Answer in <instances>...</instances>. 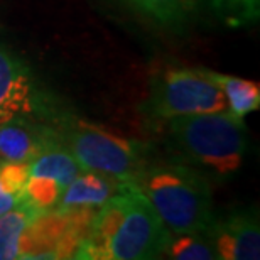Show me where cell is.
<instances>
[{
    "label": "cell",
    "instance_id": "cell-1",
    "mask_svg": "<svg viewBox=\"0 0 260 260\" xmlns=\"http://www.w3.org/2000/svg\"><path fill=\"white\" fill-rule=\"evenodd\" d=\"M173 238L152 205L134 184L98 208L75 258L147 260L168 250Z\"/></svg>",
    "mask_w": 260,
    "mask_h": 260
},
{
    "label": "cell",
    "instance_id": "cell-2",
    "mask_svg": "<svg viewBox=\"0 0 260 260\" xmlns=\"http://www.w3.org/2000/svg\"><path fill=\"white\" fill-rule=\"evenodd\" d=\"M134 186L147 198L174 235L208 230L215 225L211 188L205 176L193 168L149 162L135 178Z\"/></svg>",
    "mask_w": 260,
    "mask_h": 260
},
{
    "label": "cell",
    "instance_id": "cell-3",
    "mask_svg": "<svg viewBox=\"0 0 260 260\" xmlns=\"http://www.w3.org/2000/svg\"><path fill=\"white\" fill-rule=\"evenodd\" d=\"M169 137L186 160L226 178L240 169L247 150V127L230 110L176 117L169 120Z\"/></svg>",
    "mask_w": 260,
    "mask_h": 260
},
{
    "label": "cell",
    "instance_id": "cell-4",
    "mask_svg": "<svg viewBox=\"0 0 260 260\" xmlns=\"http://www.w3.org/2000/svg\"><path fill=\"white\" fill-rule=\"evenodd\" d=\"M53 128L59 142L85 171L134 184L140 171L149 164L147 147L142 142L118 137L81 118L61 117Z\"/></svg>",
    "mask_w": 260,
    "mask_h": 260
},
{
    "label": "cell",
    "instance_id": "cell-5",
    "mask_svg": "<svg viewBox=\"0 0 260 260\" xmlns=\"http://www.w3.org/2000/svg\"><path fill=\"white\" fill-rule=\"evenodd\" d=\"M145 110L159 120L226 110V100L208 70H168L155 76Z\"/></svg>",
    "mask_w": 260,
    "mask_h": 260
},
{
    "label": "cell",
    "instance_id": "cell-6",
    "mask_svg": "<svg viewBox=\"0 0 260 260\" xmlns=\"http://www.w3.org/2000/svg\"><path fill=\"white\" fill-rule=\"evenodd\" d=\"M58 142L54 128L24 115L0 123V160L29 164L49 145Z\"/></svg>",
    "mask_w": 260,
    "mask_h": 260
},
{
    "label": "cell",
    "instance_id": "cell-7",
    "mask_svg": "<svg viewBox=\"0 0 260 260\" xmlns=\"http://www.w3.org/2000/svg\"><path fill=\"white\" fill-rule=\"evenodd\" d=\"M213 237L218 258L257 260L260 257V228L253 213H235L220 225H213Z\"/></svg>",
    "mask_w": 260,
    "mask_h": 260
},
{
    "label": "cell",
    "instance_id": "cell-8",
    "mask_svg": "<svg viewBox=\"0 0 260 260\" xmlns=\"http://www.w3.org/2000/svg\"><path fill=\"white\" fill-rule=\"evenodd\" d=\"M34 110V86L27 68L0 48V123Z\"/></svg>",
    "mask_w": 260,
    "mask_h": 260
},
{
    "label": "cell",
    "instance_id": "cell-9",
    "mask_svg": "<svg viewBox=\"0 0 260 260\" xmlns=\"http://www.w3.org/2000/svg\"><path fill=\"white\" fill-rule=\"evenodd\" d=\"M130 186L112 176H105L93 171H81L61 193L53 210L56 211H75V210H93L98 211L103 203L112 196L120 193Z\"/></svg>",
    "mask_w": 260,
    "mask_h": 260
},
{
    "label": "cell",
    "instance_id": "cell-10",
    "mask_svg": "<svg viewBox=\"0 0 260 260\" xmlns=\"http://www.w3.org/2000/svg\"><path fill=\"white\" fill-rule=\"evenodd\" d=\"M81 171L85 169L73 157L70 150L59 142V139L58 142L49 145L44 152H41L38 157L29 162V176L48 178L58 183L63 189Z\"/></svg>",
    "mask_w": 260,
    "mask_h": 260
},
{
    "label": "cell",
    "instance_id": "cell-11",
    "mask_svg": "<svg viewBox=\"0 0 260 260\" xmlns=\"http://www.w3.org/2000/svg\"><path fill=\"white\" fill-rule=\"evenodd\" d=\"M39 215L41 211L25 198L10 211L0 215V260L20 258V240L24 232Z\"/></svg>",
    "mask_w": 260,
    "mask_h": 260
},
{
    "label": "cell",
    "instance_id": "cell-12",
    "mask_svg": "<svg viewBox=\"0 0 260 260\" xmlns=\"http://www.w3.org/2000/svg\"><path fill=\"white\" fill-rule=\"evenodd\" d=\"M208 75L213 81L220 86L226 100V107L237 117H245L247 113L258 110L260 107V86L257 81L243 80L230 75H221V73L210 71Z\"/></svg>",
    "mask_w": 260,
    "mask_h": 260
},
{
    "label": "cell",
    "instance_id": "cell-13",
    "mask_svg": "<svg viewBox=\"0 0 260 260\" xmlns=\"http://www.w3.org/2000/svg\"><path fill=\"white\" fill-rule=\"evenodd\" d=\"M176 260H216L218 252L213 237V226L201 232L179 233L171 238L168 250Z\"/></svg>",
    "mask_w": 260,
    "mask_h": 260
},
{
    "label": "cell",
    "instance_id": "cell-14",
    "mask_svg": "<svg viewBox=\"0 0 260 260\" xmlns=\"http://www.w3.org/2000/svg\"><path fill=\"white\" fill-rule=\"evenodd\" d=\"M128 2L166 25L184 22L194 7V0H128Z\"/></svg>",
    "mask_w": 260,
    "mask_h": 260
},
{
    "label": "cell",
    "instance_id": "cell-15",
    "mask_svg": "<svg viewBox=\"0 0 260 260\" xmlns=\"http://www.w3.org/2000/svg\"><path fill=\"white\" fill-rule=\"evenodd\" d=\"M260 0H213V5L230 22H248L257 19Z\"/></svg>",
    "mask_w": 260,
    "mask_h": 260
},
{
    "label": "cell",
    "instance_id": "cell-16",
    "mask_svg": "<svg viewBox=\"0 0 260 260\" xmlns=\"http://www.w3.org/2000/svg\"><path fill=\"white\" fill-rule=\"evenodd\" d=\"M22 198L5 193V191L2 189V186H0V215H4V213H7V211L12 210V208L17 206Z\"/></svg>",
    "mask_w": 260,
    "mask_h": 260
}]
</instances>
